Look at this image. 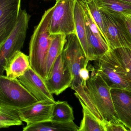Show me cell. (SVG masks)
I'll list each match as a JSON object with an SVG mask.
<instances>
[{
  "instance_id": "cb8c5ba5",
  "label": "cell",
  "mask_w": 131,
  "mask_h": 131,
  "mask_svg": "<svg viewBox=\"0 0 131 131\" xmlns=\"http://www.w3.org/2000/svg\"><path fill=\"white\" fill-rule=\"evenodd\" d=\"M112 50L131 78V49L121 47Z\"/></svg>"
},
{
  "instance_id": "7c38bea8",
  "label": "cell",
  "mask_w": 131,
  "mask_h": 131,
  "mask_svg": "<svg viewBox=\"0 0 131 131\" xmlns=\"http://www.w3.org/2000/svg\"><path fill=\"white\" fill-rule=\"evenodd\" d=\"M18 79L38 101L46 100L56 102L53 94L48 89L44 79L31 67L24 75Z\"/></svg>"
},
{
  "instance_id": "8fae6325",
  "label": "cell",
  "mask_w": 131,
  "mask_h": 131,
  "mask_svg": "<svg viewBox=\"0 0 131 131\" xmlns=\"http://www.w3.org/2000/svg\"><path fill=\"white\" fill-rule=\"evenodd\" d=\"M55 103L46 100L38 101L26 107L18 109L21 120L27 125L38 123L52 119Z\"/></svg>"
},
{
  "instance_id": "f1b7e54d",
  "label": "cell",
  "mask_w": 131,
  "mask_h": 131,
  "mask_svg": "<svg viewBox=\"0 0 131 131\" xmlns=\"http://www.w3.org/2000/svg\"></svg>"
},
{
  "instance_id": "3957f363",
  "label": "cell",
  "mask_w": 131,
  "mask_h": 131,
  "mask_svg": "<svg viewBox=\"0 0 131 131\" xmlns=\"http://www.w3.org/2000/svg\"><path fill=\"white\" fill-rule=\"evenodd\" d=\"M93 69L112 89L126 90L131 92V78L113 50L95 60Z\"/></svg>"
},
{
  "instance_id": "9a60e30c",
  "label": "cell",
  "mask_w": 131,
  "mask_h": 131,
  "mask_svg": "<svg viewBox=\"0 0 131 131\" xmlns=\"http://www.w3.org/2000/svg\"><path fill=\"white\" fill-rule=\"evenodd\" d=\"M76 34L84 50L87 60L90 61V53L87 39L85 13L80 0H76L75 8Z\"/></svg>"
},
{
  "instance_id": "7402d4cb",
  "label": "cell",
  "mask_w": 131,
  "mask_h": 131,
  "mask_svg": "<svg viewBox=\"0 0 131 131\" xmlns=\"http://www.w3.org/2000/svg\"><path fill=\"white\" fill-rule=\"evenodd\" d=\"M52 119L61 122L74 121L72 108L66 101H56L52 114Z\"/></svg>"
},
{
  "instance_id": "8992f818",
  "label": "cell",
  "mask_w": 131,
  "mask_h": 131,
  "mask_svg": "<svg viewBox=\"0 0 131 131\" xmlns=\"http://www.w3.org/2000/svg\"><path fill=\"white\" fill-rule=\"evenodd\" d=\"M62 55L65 64L72 75L73 80L70 88L74 90L82 85L80 71L82 68L87 67L89 62L76 34L66 36Z\"/></svg>"
},
{
  "instance_id": "484cf974",
  "label": "cell",
  "mask_w": 131,
  "mask_h": 131,
  "mask_svg": "<svg viewBox=\"0 0 131 131\" xmlns=\"http://www.w3.org/2000/svg\"><path fill=\"white\" fill-rule=\"evenodd\" d=\"M115 14H117L122 20L129 35L131 38V15H124Z\"/></svg>"
},
{
  "instance_id": "e0dca14e",
  "label": "cell",
  "mask_w": 131,
  "mask_h": 131,
  "mask_svg": "<svg viewBox=\"0 0 131 131\" xmlns=\"http://www.w3.org/2000/svg\"><path fill=\"white\" fill-rule=\"evenodd\" d=\"M79 127L74 121L61 122L50 119L42 122L26 125L24 131H79Z\"/></svg>"
},
{
  "instance_id": "d6986e66",
  "label": "cell",
  "mask_w": 131,
  "mask_h": 131,
  "mask_svg": "<svg viewBox=\"0 0 131 131\" xmlns=\"http://www.w3.org/2000/svg\"><path fill=\"white\" fill-rule=\"evenodd\" d=\"M100 9L124 15H131V3L121 0H96Z\"/></svg>"
},
{
  "instance_id": "44dd1931",
  "label": "cell",
  "mask_w": 131,
  "mask_h": 131,
  "mask_svg": "<svg viewBox=\"0 0 131 131\" xmlns=\"http://www.w3.org/2000/svg\"><path fill=\"white\" fill-rule=\"evenodd\" d=\"M83 117L79 131H106L105 126L81 102Z\"/></svg>"
},
{
  "instance_id": "4fadbf2b",
  "label": "cell",
  "mask_w": 131,
  "mask_h": 131,
  "mask_svg": "<svg viewBox=\"0 0 131 131\" xmlns=\"http://www.w3.org/2000/svg\"><path fill=\"white\" fill-rule=\"evenodd\" d=\"M111 93L119 119L131 131V92L126 90L112 89Z\"/></svg>"
},
{
  "instance_id": "d4e9b609",
  "label": "cell",
  "mask_w": 131,
  "mask_h": 131,
  "mask_svg": "<svg viewBox=\"0 0 131 131\" xmlns=\"http://www.w3.org/2000/svg\"><path fill=\"white\" fill-rule=\"evenodd\" d=\"M104 126L106 131H130L119 119L106 123Z\"/></svg>"
},
{
  "instance_id": "83f0119b",
  "label": "cell",
  "mask_w": 131,
  "mask_h": 131,
  "mask_svg": "<svg viewBox=\"0 0 131 131\" xmlns=\"http://www.w3.org/2000/svg\"><path fill=\"white\" fill-rule=\"evenodd\" d=\"M121 1H125V2H127V3H131V0H121Z\"/></svg>"
},
{
  "instance_id": "ba28073f",
  "label": "cell",
  "mask_w": 131,
  "mask_h": 131,
  "mask_svg": "<svg viewBox=\"0 0 131 131\" xmlns=\"http://www.w3.org/2000/svg\"><path fill=\"white\" fill-rule=\"evenodd\" d=\"M100 10L104 34L110 49L121 47L131 49V38L119 17L113 13Z\"/></svg>"
},
{
  "instance_id": "52a82bcc",
  "label": "cell",
  "mask_w": 131,
  "mask_h": 131,
  "mask_svg": "<svg viewBox=\"0 0 131 131\" xmlns=\"http://www.w3.org/2000/svg\"><path fill=\"white\" fill-rule=\"evenodd\" d=\"M50 23L51 35L66 36L76 33L75 8L76 0H56Z\"/></svg>"
},
{
  "instance_id": "5bb4252c",
  "label": "cell",
  "mask_w": 131,
  "mask_h": 131,
  "mask_svg": "<svg viewBox=\"0 0 131 131\" xmlns=\"http://www.w3.org/2000/svg\"><path fill=\"white\" fill-rule=\"evenodd\" d=\"M30 67L29 56L18 51L7 61L4 70L8 78L18 79L24 75Z\"/></svg>"
},
{
  "instance_id": "277c9868",
  "label": "cell",
  "mask_w": 131,
  "mask_h": 131,
  "mask_svg": "<svg viewBox=\"0 0 131 131\" xmlns=\"http://www.w3.org/2000/svg\"><path fill=\"white\" fill-rule=\"evenodd\" d=\"M37 101L18 79L0 75V105L19 109Z\"/></svg>"
},
{
  "instance_id": "603a6c76",
  "label": "cell",
  "mask_w": 131,
  "mask_h": 131,
  "mask_svg": "<svg viewBox=\"0 0 131 131\" xmlns=\"http://www.w3.org/2000/svg\"><path fill=\"white\" fill-rule=\"evenodd\" d=\"M82 1L86 5L95 23L105 38L104 34V26L102 16L100 9L97 6L96 0H82Z\"/></svg>"
},
{
  "instance_id": "ac0fdd59",
  "label": "cell",
  "mask_w": 131,
  "mask_h": 131,
  "mask_svg": "<svg viewBox=\"0 0 131 131\" xmlns=\"http://www.w3.org/2000/svg\"><path fill=\"white\" fill-rule=\"evenodd\" d=\"M86 31L90 53V61H95L106 53L110 49L106 40L102 37L93 33L87 24Z\"/></svg>"
},
{
  "instance_id": "30bf717a",
  "label": "cell",
  "mask_w": 131,
  "mask_h": 131,
  "mask_svg": "<svg viewBox=\"0 0 131 131\" xmlns=\"http://www.w3.org/2000/svg\"><path fill=\"white\" fill-rule=\"evenodd\" d=\"M21 0H0V45L8 37L17 23Z\"/></svg>"
},
{
  "instance_id": "4316f807",
  "label": "cell",
  "mask_w": 131,
  "mask_h": 131,
  "mask_svg": "<svg viewBox=\"0 0 131 131\" xmlns=\"http://www.w3.org/2000/svg\"><path fill=\"white\" fill-rule=\"evenodd\" d=\"M89 72V69H88L87 67L82 68L80 71V77L82 81V86L85 85L86 81L89 79L90 77Z\"/></svg>"
},
{
  "instance_id": "6da1fadb",
  "label": "cell",
  "mask_w": 131,
  "mask_h": 131,
  "mask_svg": "<svg viewBox=\"0 0 131 131\" xmlns=\"http://www.w3.org/2000/svg\"><path fill=\"white\" fill-rule=\"evenodd\" d=\"M86 85L74 89L80 102L83 103L103 125L110 121L119 119L114 108L111 89L93 67Z\"/></svg>"
},
{
  "instance_id": "5b68a950",
  "label": "cell",
  "mask_w": 131,
  "mask_h": 131,
  "mask_svg": "<svg viewBox=\"0 0 131 131\" xmlns=\"http://www.w3.org/2000/svg\"><path fill=\"white\" fill-rule=\"evenodd\" d=\"M30 16L26 10L20 9L17 23L6 40L0 45V73L3 75L8 59L23 47Z\"/></svg>"
},
{
  "instance_id": "ffe728a7",
  "label": "cell",
  "mask_w": 131,
  "mask_h": 131,
  "mask_svg": "<svg viewBox=\"0 0 131 131\" xmlns=\"http://www.w3.org/2000/svg\"><path fill=\"white\" fill-rule=\"evenodd\" d=\"M18 109L0 105V128L22 125Z\"/></svg>"
},
{
  "instance_id": "9c48e42d",
  "label": "cell",
  "mask_w": 131,
  "mask_h": 131,
  "mask_svg": "<svg viewBox=\"0 0 131 131\" xmlns=\"http://www.w3.org/2000/svg\"><path fill=\"white\" fill-rule=\"evenodd\" d=\"M72 75L63 61L62 53L58 57L48 78L44 79L50 92L59 95L70 87Z\"/></svg>"
},
{
  "instance_id": "7a4b0ae2",
  "label": "cell",
  "mask_w": 131,
  "mask_h": 131,
  "mask_svg": "<svg viewBox=\"0 0 131 131\" xmlns=\"http://www.w3.org/2000/svg\"><path fill=\"white\" fill-rule=\"evenodd\" d=\"M54 7L53 6L46 10L40 22L35 27L29 47L30 67L44 79L45 63L52 41L50 23Z\"/></svg>"
},
{
  "instance_id": "2e32d148",
  "label": "cell",
  "mask_w": 131,
  "mask_h": 131,
  "mask_svg": "<svg viewBox=\"0 0 131 131\" xmlns=\"http://www.w3.org/2000/svg\"><path fill=\"white\" fill-rule=\"evenodd\" d=\"M52 35L51 44L47 53L45 63V79H47L49 75L56 60L62 53L66 41V35L63 34Z\"/></svg>"
}]
</instances>
